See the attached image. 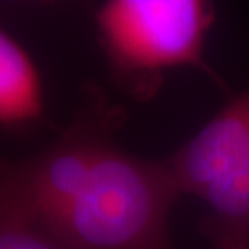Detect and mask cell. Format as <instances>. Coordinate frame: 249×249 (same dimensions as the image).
I'll return each instance as SVG.
<instances>
[{"instance_id":"cell-1","label":"cell","mask_w":249,"mask_h":249,"mask_svg":"<svg viewBox=\"0 0 249 249\" xmlns=\"http://www.w3.org/2000/svg\"><path fill=\"white\" fill-rule=\"evenodd\" d=\"M124 108L83 102L51 146L28 227L71 249H172L168 220L181 196L165 159L128 152L117 139Z\"/></svg>"},{"instance_id":"cell-2","label":"cell","mask_w":249,"mask_h":249,"mask_svg":"<svg viewBox=\"0 0 249 249\" xmlns=\"http://www.w3.org/2000/svg\"><path fill=\"white\" fill-rule=\"evenodd\" d=\"M215 19L204 0H108L96 10L97 39L115 83L136 101H149L167 71L193 67L222 78L204 60V42Z\"/></svg>"},{"instance_id":"cell-3","label":"cell","mask_w":249,"mask_h":249,"mask_svg":"<svg viewBox=\"0 0 249 249\" xmlns=\"http://www.w3.org/2000/svg\"><path fill=\"white\" fill-rule=\"evenodd\" d=\"M165 162L181 196L207 206L201 231L213 249H249V88Z\"/></svg>"},{"instance_id":"cell-4","label":"cell","mask_w":249,"mask_h":249,"mask_svg":"<svg viewBox=\"0 0 249 249\" xmlns=\"http://www.w3.org/2000/svg\"><path fill=\"white\" fill-rule=\"evenodd\" d=\"M44 118L41 71L23 44L0 26V128L26 131Z\"/></svg>"},{"instance_id":"cell-5","label":"cell","mask_w":249,"mask_h":249,"mask_svg":"<svg viewBox=\"0 0 249 249\" xmlns=\"http://www.w3.org/2000/svg\"><path fill=\"white\" fill-rule=\"evenodd\" d=\"M0 249H71L46 233L23 225H0Z\"/></svg>"}]
</instances>
